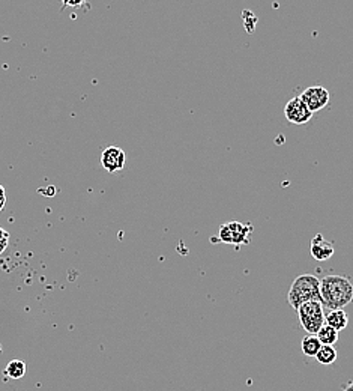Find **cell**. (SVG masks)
<instances>
[{"instance_id": "obj_1", "label": "cell", "mask_w": 353, "mask_h": 391, "mask_svg": "<svg viewBox=\"0 0 353 391\" xmlns=\"http://www.w3.org/2000/svg\"><path fill=\"white\" fill-rule=\"evenodd\" d=\"M353 301V285L345 276H325L320 280V302L323 309L343 310Z\"/></svg>"}, {"instance_id": "obj_2", "label": "cell", "mask_w": 353, "mask_h": 391, "mask_svg": "<svg viewBox=\"0 0 353 391\" xmlns=\"http://www.w3.org/2000/svg\"><path fill=\"white\" fill-rule=\"evenodd\" d=\"M289 304L298 310L303 302L319 301L320 302V279L313 274H302L293 280L289 289Z\"/></svg>"}, {"instance_id": "obj_3", "label": "cell", "mask_w": 353, "mask_h": 391, "mask_svg": "<svg viewBox=\"0 0 353 391\" xmlns=\"http://www.w3.org/2000/svg\"><path fill=\"white\" fill-rule=\"evenodd\" d=\"M299 322L302 328L306 330L310 336H316L319 330L325 325V309L319 301H308L296 310Z\"/></svg>"}, {"instance_id": "obj_4", "label": "cell", "mask_w": 353, "mask_h": 391, "mask_svg": "<svg viewBox=\"0 0 353 391\" xmlns=\"http://www.w3.org/2000/svg\"><path fill=\"white\" fill-rule=\"evenodd\" d=\"M253 224L241 221L224 223L218 229L220 242L230 244V246H247L250 244V235L253 232Z\"/></svg>"}, {"instance_id": "obj_5", "label": "cell", "mask_w": 353, "mask_h": 391, "mask_svg": "<svg viewBox=\"0 0 353 391\" xmlns=\"http://www.w3.org/2000/svg\"><path fill=\"white\" fill-rule=\"evenodd\" d=\"M299 98L313 113L325 109L329 104V92L323 86H310L299 95Z\"/></svg>"}, {"instance_id": "obj_6", "label": "cell", "mask_w": 353, "mask_h": 391, "mask_svg": "<svg viewBox=\"0 0 353 391\" xmlns=\"http://www.w3.org/2000/svg\"><path fill=\"white\" fill-rule=\"evenodd\" d=\"M284 115H286V119L290 124H295V125L307 124L313 117V112L306 104H303V101L299 96L292 98V100L286 104V107H284Z\"/></svg>"}, {"instance_id": "obj_7", "label": "cell", "mask_w": 353, "mask_h": 391, "mask_svg": "<svg viewBox=\"0 0 353 391\" xmlns=\"http://www.w3.org/2000/svg\"><path fill=\"white\" fill-rule=\"evenodd\" d=\"M125 161H126V155L119 146H109V148L104 149L101 155L103 168L109 173L122 170L125 168Z\"/></svg>"}, {"instance_id": "obj_8", "label": "cell", "mask_w": 353, "mask_h": 391, "mask_svg": "<svg viewBox=\"0 0 353 391\" xmlns=\"http://www.w3.org/2000/svg\"><path fill=\"white\" fill-rule=\"evenodd\" d=\"M311 256L319 262L329 260L334 256V244L323 238L322 233H317L315 238L311 239Z\"/></svg>"}, {"instance_id": "obj_9", "label": "cell", "mask_w": 353, "mask_h": 391, "mask_svg": "<svg viewBox=\"0 0 353 391\" xmlns=\"http://www.w3.org/2000/svg\"><path fill=\"white\" fill-rule=\"evenodd\" d=\"M325 324L340 332L341 330H345L349 324L347 313L345 310H331L325 315Z\"/></svg>"}, {"instance_id": "obj_10", "label": "cell", "mask_w": 353, "mask_h": 391, "mask_svg": "<svg viewBox=\"0 0 353 391\" xmlns=\"http://www.w3.org/2000/svg\"><path fill=\"white\" fill-rule=\"evenodd\" d=\"M317 339L322 345H326V346H334L337 341H338V337H340V332L334 328H331L329 325H323L319 332H317Z\"/></svg>"}, {"instance_id": "obj_11", "label": "cell", "mask_w": 353, "mask_h": 391, "mask_svg": "<svg viewBox=\"0 0 353 391\" xmlns=\"http://www.w3.org/2000/svg\"><path fill=\"white\" fill-rule=\"evenodd\" d=\"M322 348V344L319 341L317 336H307L303 337L301 341V349H302V354L307 355V357H316L319 349Z\"/></svg>"}, {"instance_id": "obj_12", "label": "cell", "mask_w": 353, "mask_h": 391, "mask_svg": "<svg viewBox=\"0 0 353 391\" xmlns=\"http://www.w3.org/2000/svg\"><path fill=\"white\" fill-rule=\"evenodd\" d=\"M5 375L11 379H22L26 375V364L22 360L9 361L5 367Z\"/></svg>"}, {"instance_id": "obj_13", "label": "cell", "mask_w": 353, "mask_h": 391, "mask_svg": "<svg viewBox=\"0 0 353 391\" xmlns=\"http://www.w3.org/2000/svg\"><path fill=\"white\" fill-rule=\"evenodd\" d=\"M316 360L323 366L332 364L337 360V351H336V348L334 346L322 345V348L319 349L317 355H316Z\"/></svg>"}, {"instance_id": "obj_14", "label": "cell", "mask_w": 353, "mask_h": 391, "mask_svg": "<svg viewBox=\"0 0 353 391\" xmlns=\"http://www.w3.org/2000/svg\"><path fill=\"white\" fill-rule=\"evenodd\" d=\"M9 246V232L3 228H0V254H2Z\"/></svg>"}, {"instance_id": "obj_15", "label": "cell", "mask_w": 353, "mask_h": 391, "mask_svg": "<svg viewBox=\"0 0 353 391\" xmlns=\"http://www.w3.org/2000/svg\"><path fill=\"white\" fill-rule=\"evenodd\" d=\"M5 205H6V193L2 185H0V211L5 208Z\"/></svg>"}, {"instance_id": "obj_16", "label": "cell", "mask_w": 353, "mask_h": 391, "mask_svg": "<svg viewBox=\"0 0 353 391\" xmlns=\"http://www.w3.org/2000/svg\"><path fill=\"white\" fill-rule=\"evenodd\" d=\"M343 391H353V383H349Z\"/></svg>"}]
</instances>
